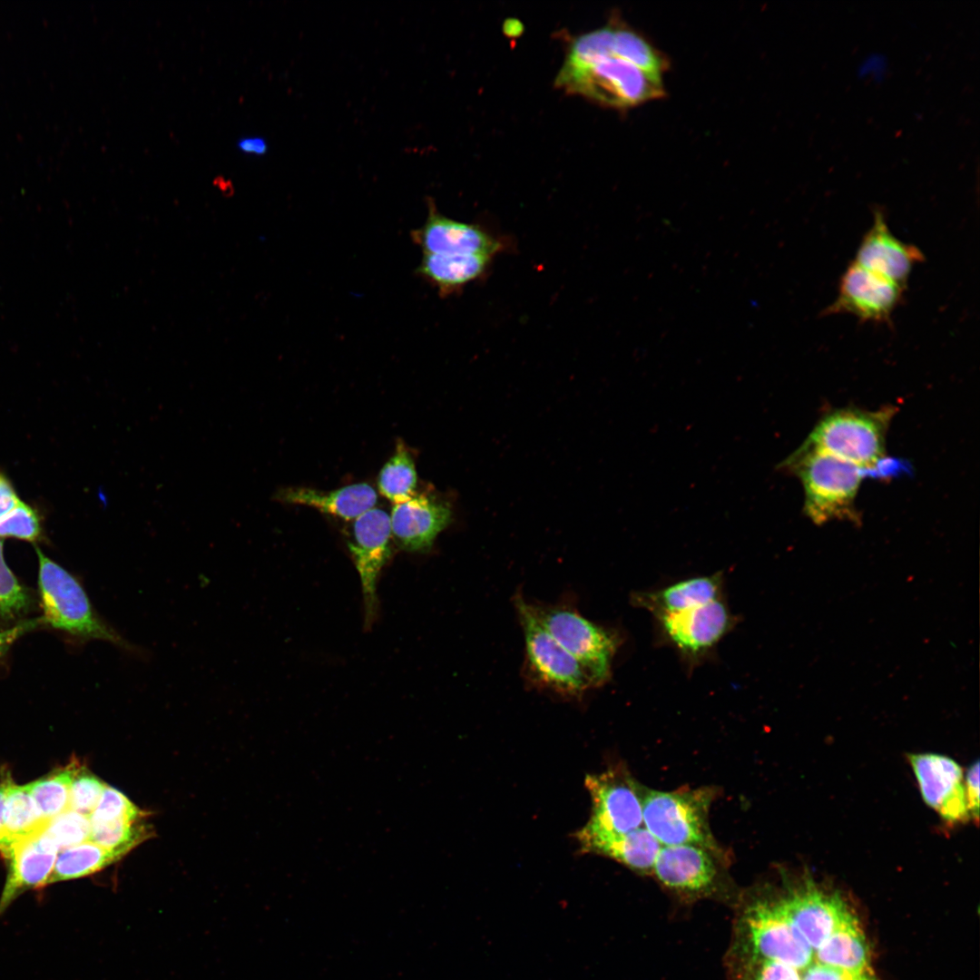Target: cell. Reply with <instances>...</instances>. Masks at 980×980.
<instances>
[{
	"label": "cell",
	"instance_id": "cell-41",
	"mask_svg": "<svg viewBox=\"0 0 980 980\" xmlns=\"http://www.w3.org/2000/svg\"><path fill=\"white\" fill-rule=\"evenodd\" d=\"M239 149L248 154L262 155L268 151V144L261 137H245L239 141Z\"/></svg>",
	"mask_w": 980,
	"mask_h": 980
},
{
	"label": "cell",
	"instance_id": "cell-29",
	"mask_svg": "<svg viewBox=\"0 0 980 980\" xmlns=\"http://www.w3.org/2000/svg\"><path fill=\"white\" fill-rule=\"evenodd\" d=\"M416 483L417 476L412 456L406 446L399 443L393 456L379 472L378 491L393 505H396L416 495Z\"/></svg>",
	"mask_w": 980,
	"mask_h": 980
},
{
	"label": "cell",
	"instance_id": "cell-19",
	"mask_svg": "<svg viewBox=\"0 0 980 980\" xmlns=\"http://www.w3.org/2000/svg\"><path fill=\"white\" fill-rule=\"evenodd\" d=\"M652 873L667 887L682 893H701L716 877L708 850L693 845L662 846Z\"/></svg>",
	"mask_w": 980,
	"mask_h": 980
},
{
	"label": "cell",
	"instance_id": "cell-18",
	"mask_svg": "<svg viewBox=\"0 0 980 980\" xmlns=\"http://www.w3.org/2000/svg\"><path fill=\"white\" fill-rule=\"evenodd\" d=\"M451 519L449 507L422 495L393 505L390 524L393 541L407 552H427Z\"/></svg>",
	"mask_w": 980,
	"mask_h": 980
},
{
	"label": "cell",
	"instance_id": "cell-26",
	"mask_svg": "<svg viewBox=\"0 0 980 980\" xmlns=\"http://www.w3.org/2000/svg\"><path fill=\"white\" fill-rule=\"evenodd\" d=\"M146 818L147 814L142 811L106 822L91 823L90 840L119 859L152 835Z\"/></svg>",
	"mask_w": 980,
	"mask_h": 980
},
{
	"label": "cell",
	"instance_id": "cell-17",
	"mask_svg": "<svg viewBox=\"0 0 980 980\" xmlns=\"http://www.w3.org/2000/svg\"><path fill=\"white\" fill-rule=\"evenodd\" d=\"M412 238L423 253L479 254L493 258L504 248L502 240L479 225L447 218L432 202L426 222L412 232Z\"/></svg>",
	"mask_w": 980,
	"mask_h": 980
},
{
	"label": "cell",
	"instance_id": "cell-32",
	"mask_svg": "<svg viewBox=\"0 0 980 980\" xmlns=\"http://www.w3.org/2000/svg\"><path fill=\"white\" fill-rule=\"evenodd\" d=\"M33 605L29 591L18 581L6 564L4 543L0 539V619L15 620L26 614Z\"/></svg>",
	"mask_w": 980,
	"mask_h": 980
},
{
	"label": "cell",
	"instance_id": "cell-36",
	"mask_svg": "<svg viewBox=\"0 0 980 980\" xmlns=\"http://www.w3.org/2000/svg\"><path fill=\"white\" fill-rule=\"evenodd\" d=\"M801 976V980H871L872 976L868 968L863 970H848L812 962Z\"/></svg>",
	"mask_w": 980,
	"mask_h": 980
},
{
	"label": "cell",
	"instance_id": "cell-31",
	"mask_svg": "<svg viewBox=\"0 0 980 980\" xmlns=\"http://www.w3.org/2000/svg\"><path fill=\"white\" fill-rule=\"evenodd\" d=\"M0 538H15L33 544L42 541L44 538L42 514L21 500L13 510L0 516Z\"/></svg>",
	"mask_w": 980,
	"mask_h": 980
},
{
	"label": "cell",
	"instance_id": "cell-20",
	"mask_svg": "<svg viewBox=\"0 0 980 980\" xmlns=\"http://www.w3.org/2000/svg\"><path fill=\"white\" fill-rule=\"evenodd\" d=\"M276 499L284 504L312 507L321 513L351 521L375 507L377 495L370 485L358 483L330 491L290 486L278 491Z\"/></svg>",
	"mask_w": 980,
	"mask_h": 980
},
{
	"label": "cell",
	"instance_id": "cell-40",
	"mask_svg": "<svg viewBox=\"0 0 980 980\" xmlns=\"http://www.w3.org/2000/svg\"><path fill=\"white\" fill-rule=\"evenodd\" d=\"M21 499L9 477L0 471V516L13 510Z\"/></svg>",
	"mask_w": 980,
	"mask_h": 980
},
{
	"label": "cell",
	"instance_id": "cell-37",
	"mask_svg": "<svg viewBox=\"0 0 980 980\" xmlns=\"http://www.w3.org/2000/svg\"><path fill=\"white\" fill-rule=\"evenodd\" d=\"M749 980H801L799 970L771 960H758Z\"/></svg>",
	"mask_w": 980,
	"mask_h": 980
},
{
	"label": "cell",
	"instance_id": "cell-5",
	"mask_svg": "<svg viewBox=\"0 0 980 980\" xmlns=\"http://www.w3.org/2000/svg\"><path fill=\"white\" fill-rule=\"evenodd\" d=\"M514 605L524 633L525 670L531 682L571 698H579L595 687L583 666L540 623L531 603L517 594Z\"/></svg>",
	"mask_w": 980,
	"mask_h": 980
},
{
	"label": "cell",
	"instance_id": "cell-2",
	"mask_svg": "<svg viewBox=\"0 0 980 980\" xmlns=\"http://www.w3.org/2000/svg\"><path fill=\"white\" fill-rule=\"evenodd\" d=\"M780 466L801 481L804 512L814 524L821 525L832 520L860 523L855 501L861 481L872 478L870 466H858L800 446Z\"/></svg>",
	"mask_w": 980,
	"mask_h": 980
},
{
	"label": "cell",
	"instance_id": "cell-27",
	"mask_svg": "<svg viewBox=\"0 0 980 980\" xmlns=\"http://www.w3.org/2000/svg\"><path fill=\"white\" fill-rule=\"evenodd\" d=\"M116 860L113 854L91 840L64 848L56 858L47 885L92 875Z\"/></svg>",
	"mask_w": 980,
	"mask_h": 980
},
{
	"label": "cell",
	"instance_id": "cell-10",
	"mask_svg": "<svg viewBox=\"0 0 980 980\" xmlns=\"http://www.w3.org/2000/svg\"><path fill=\"white\" fill-rule=\"evenodd\" d=\"M348 546L358 573L365 609V624L370 626L377 615V583L392 555L390 515L373 507L353 520Z\"/></svg>",
	"mask_w": 980,
	"mask_h": 980
},
{
	"label": "cell",
	"instance_id": "cell-33",
	"mask_svg": "<svg viewBox=\"0 0 980 980\" xmlns=\"http://www.w3.org/2000/svg\"><path fill=\"white\" fill-rule=\"evenodd\" d=\"M59 849L90 840V818L68 808L52 818L44 828Z\"/></svg>",
	"mask_w": 980,
	"mask_h": 980
},
{
	"label": "cell",
	"instance_id": "cell-16",
	"mask_svg": "<svg viewBox=\"0 0 980 980\" xmlns=\"http://www.w3.org/2000/svg\"><path fill=\"white\" fill-rule=\"evenodd\" d=\"M873 217L872 225L858 248L855 262L906 288L912 270L924 260V255L917 247L893 234L881 210H874Z\"/></svg>",
	"mask_w": 980,
	"mask_h": 980
},
{
	"label": "cell",
	"instance_id": "cell-30",
	"mask_svg": "<svg viewBox=\"0 0 980 980\" xmlns=\"http://www.w3.org/2000/svg\"><path fill=\"white\" fill-rule=\"evenodd\" d=\"M612 55L656 75L667 70L668 62L646 39L624 25L613 24Z\"/></svg>",
	"mask_w": 980,
	"mask_h": 980
},
{
	"label": "cell",
	"instance_id": "cell-6",
	"mask_svg": "<svg viewBox=\"0 0 980 980\" xmlns=\"http://www.w3.org/2000/svg\"><path fill=\"white\" fill-rule=\"evenodd\" d=\"M584 784L591 796L592 812L587 823L575 834L583 852L588 853L600 841L643 826L642 795L623 769L587 775Z\"/></svg>",
	"mask_w": 980,
	"mask_h": 980
},
{
	"label": "cell",
	"instance_id": "cell-22",
	"mask_svg": "<svg viewBox=\"0 0 980 980\" xmlns=\"http://www.w3.org/2000/svg\"><path fill=\"white\" fill-rule=\"evenodd\" d=\"M492 257L479 254L423 253L418 273L443 293H451L483 276Z\"/></svg>",
	"mask_w": 980,
	"mask_h": 980
},
{
	"label": "cell",
	"instance_id": "cell-43",
	"mask_svg": "<svg viewBox=\"0 0 980 980\" xmlns=\"http://www.w3.org/2000/svg\"><path fill=\"white\" fill-rule=\"evenodd\" d=\"M871 980H875V979L873 978V979H871Z\"/></svg>",
	"mask_w": 980,
	"mask_h": 980
},
{
	"label": "cell",
	"instance_id": "cell-25",
	"mask_svg": "<svg viewBox=\"0 0 980 980\" xmlns=\"http://www.w3.org/2000/svg\"><path fill=\"white\" fill-rule=\"evenodd\" d=\"M47 824L41 817L27 785H16L12 779L5 802L0 853L15 841L42 832Z\"/></svg>",
	"mask_w": 980,
	"mask_h": 980
},
{
	"label": "cell",
	"instance_id": "cell-21",
	"mask_svg": "<svg viewBox=\"0 0 980 980\" xmlns=\"http://www.w3.org/2000/svg\"><path fill=\"white\" fill-rule=\"evenodd\" d=\"M720 574L689 578L653 592L632 595V603L654 617L691 610L720 599Z\"/></svg>",
	"mask_w": 980,
	"mask_h": 980
},
{
	"label": "cell",
	"instance_id": "cell-24",
	"mask_svg": "<svg viewBox=\"0 0 980 980\" xmlns=\"http://www.w3.org/2000/svg\"><path fill=\"white\" fill-rule=\"evenodd\" d=\"M661 848V843L642 826L627 834L600 841L588 853L609 857L634 871L648 874L652 872Z\"/></svg>",
	"mask_w": 980,
	"mask_h": 980
},
{
	"label": "cell",
	"instance_id": "cell-23",
	"mask_svg": "<svg viewBox=\"0 0 980 980\" xmlns=\"http://www.w3.org/2000/svg\"><path fill=\"white\" fill-rule=\"evenodd\" d=\"M815 962L848 970L868 968L867 946L855 916L850 913L816 949Z\"/></svg>",
	"mask_w": 980,
	"mask_h": 980
},
{
	"label": "cell",
	"instance_id": "cell-35",
	"mask_svg": "<svg viewBox=\"0 0 980 980\" xmlns=\"http://www.w3.org/2000/svg\"><path fill=\"white\" fill-rule=\"evenodd\" d=\"M142 812L122 792L106 785L89 818L91 823H101Z\"/></svg>",
	"mask_w": 980,
	"mask_h": 980
},
{
	"label": "cell",
	"instance_id": "cell-4",
	"mask_svg": "<svg viewBox=\"0 0 980 980\" xmlns=\"http://www.w3.org/2000/svg\"><path fill=\"white\" fill-rule=\"evenodd\" d=\"M894 406L870 411L854 407L833 409L818 420L800 446L867 467L885 456L886 436Z\"/></svg>",
	"mask_w": 980,
	"mask_h": 980
},
{
	"label": "cell",
	"instance_id": "cell-15",
	"mask_svg": "<svg viewBox=\"0 0 980 980\" xmlns=\"http://www.w3.org/2000/svg\"><path fill=\"white\" fill-rule=\"evenodd\" d=\"M656 619L665 639L688 657H697L708 652L733 624L729 609L720 599Z\"/></svg>",
	"mask_w": 980,
	"mask_h": 980
},
{
	"label": "cell",
	"instance_id": "cell-28",
	"mask_svg": "<svg viewBox=\"0 0 980 980\" xmlns=\"http://www.w3.org/2000/svg\"><path fill=\"white\" fill-rule=\"evenodd\" d=\"M74 760L26 784L41 817L47 823L69 808L70 786Z\"/></svg>",
	"mask_w": 980,
	"mask_h": 980
},
{
	"label": "cell",
	"instance_id": "cell-34",
	"mask_svg": "<svg viewBox=\"0 0 980 980\" xmlns=\"http://www.w3.org/2000/svg\"><path fill=\"white\" fill-rule=\"evenodd\" d=\"M106 785L85 766L74 760L69 808L90 817Z\"/></svg>",
	"mask_w": 980,
	"mask_h": 980
},
{
	"label": "cell",
	"instance_id": "cell-1",
	"mask_svg": "<svg viewBox=\"0 0 980 980\" xmlns=\"http://www.w3.org/2000/svg\"><path fill=\"white\" fill-rule=\"evenodd\" d=\"M44 624L79 641L98 640L135 656L143 652L102 618L79 581L35 547Z\"/></svg>",
	"mask_w": 980,
	"mask_h": 980
},
{
	"label": "cell",
	"instance_id": "cell-38",
	"mask_svg": "<svg viewBox=\"0 0 980 980\" xmlns=\"http://www.w3.org/2000/svg\"><path fill=\"white\" fill-rule=\"evenodd\" d=\"M979 762L972 764L965 775V790L971 818L979 817Z\"/></svg>",
	"mask_w": 980,
	"mask_h": 980
},
{
	"label": "cell",
	"instance_id": "cell-12",
	"mask_svg": "<svg viewBox=\"0 0 980 980\" xmlns=\"http://www.w3.org/2000/svg\"><path fill=\"white\" fill-rule=\"evenodd\" d=\"M909 763L924 801L951 823L968 820L963 770L953 759L934 753L911 754Z\"/></svg>",
	"mask_w": 980,
	"mask_h": 980
},
{
	"label": "cell",
	"instance_id": "cell-8",
	"mask_svg": "<svg viewBox=\"0 0 980 980\" xmlns=\"http://www.w3.org/2000/svg\"><path fill=\"white\" fill-rule=\"evenodd\" d=\"M540 623L587 671L595 687L610 680L620 638L566 604L531 603Z\"/></svg>",
	"mask_w": 980,
	"mask_h": 980
},
{
	"label": "cell",
	"instance_id": "cell-39",
	"mask_svg": "<svg viewBox=\"0 0 980 980\" xmlns=\"http://www.w3.org/2000/svg\"><path fill=\"white\" fill-rule=\"evenodd\" d=\"M44 624L41 617L24 621L15 626L0 631V659L7 652L11 645L25 632Z\"/></svg>",
	"mask_w": 980,
	"mask_h": 980
},
{
	"label": "cell",
	"instance_id": "cell-3",
	"mask_svg": "<svg viewBox=\"0 0 980 980\" xmlns=\"http://www.w3.org/2000/svg\"><path fill=\"white\" fill-rule=\"evenodd\" d=\"M555 85L603 105L624 109L665 94L662 76L614 55L582 63L564 62Z\"/></svg>",
	"mask_w": 980,
	"mask_h": 980
},
{
	"label": "cell",
	"instance_id": "cell-42",
	"mask_svg": "<svg viewBox=\"0 0 980 980\" xmlns=\"http://www.w3.org/2000/svg\"><path fill=\"white\" fill-rule=\"evenodd\" d=\"M12 776L8 769L2 770L0 779V838L3 833L5 802L8 786L12 781Z\"/></svg>",
	"mask_w": 980,
	"mask_h": 980
},
{
	"label": "cell",
	"instance_id": "cell-14",
	"mask_svg": "<svg viewBox=\"0 0 980 980\" xmlns=\"http://www.w3.org/2000/svg\"><path fill=\"white\" fill-rule=\"evenodd\" d=\"M58 850L43 830L15 841L1 852L7 876L0 897V916L24 892L47 886Z\"/></svg>",
	"mask_w": 980,
	"mask_h": 980
},
{
	"label": "cell",
	"instance_id": "cell-7",
	"mask_svg": "<svg viewBox=\"0 0 980 980\" xmlns=\"http://www.w3.org/2000/svg\"><path fill=\"white\" fill-rule=\"evenodd\" d=\"M711 791H657L642 795L643 827L662 846L693 845L717 850L708 825Z\"/></svg>",
	"mask_w": 980,
	"mask_h": 980
},
{
	"label": "cell",
	"instance_id": "cell-9",
	"mask_svg": "<svg viewBox=\"0 0 980 980\" xmlns=\"http://www.w3.org/2000/svg\"><path fill=\"white\" fill-rule=\"evenodd\" d=\"M743 927L755 959L779 962L798 970L813 962L814 950L772 902L750 906Z\"/></svg>",
	"mask_w": 980,
	"mask_h": 980
},
{
	"label": "cell",
	"instance_id": "cell-13",
	"mask_svg": "<svg viewBox=\"0 0 980 980\" xmlns=\"http://www.w3.org/2000/svg\"><path fill=\"white\" fill-rule=\"evenodd\" d=\"M772 903L813 950L850 914L838 895L810 883L788 892Z\"/></svg>",
	"mask_w": 980,
	"mask_h": 980
},
{
	"label": "cell",
	"instance_id": "cell-11",
	"mask_svg": "<svg viewBox=\"0 0 980 980\" xmlns=\"http://www.w3.org/2000/svg\"><path fill=\"white\" fill-rule=\"evenodd\" d=\"M905 289L853 261L842 274L837 298L824 314H849L864 322L887 323Z\"/></svg>",
	"mask_w": 980,
	"mask_h": 980
}]
</instances>
